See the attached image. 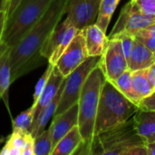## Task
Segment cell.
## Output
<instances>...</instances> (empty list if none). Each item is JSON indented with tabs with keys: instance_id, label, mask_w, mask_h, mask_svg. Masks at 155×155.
Segmentation results:
<instances>
[{
	"instance_id": "obj_1",
	"label": "cell",
	"mask_w": 155,
	"mask_h": 155,
	"mask_svg": "<svg viewBox=\"0 0 155 155\" xmlns=\"http://www.w3.org/2000/svg\"><path fill=\"white\" fill-rule=\"evenodd\" d=\"M69 0H53L41 19L11 48L10 65L11 81L15 82L20 77L43 65L46 60L41 54L42 47L66 13Z\"/></svg>"
},
{
	"instance_id": "obj_2",
	"label": "cell",
	"mask_w": 155,
	"mask_h": 155,
	"mask_svg": "<svg viewBox=\"0 0 155 155\" xmlns=\"http://www.w3.org/2000/svg\"><path fill=\"white\" fill-rule=\"evenodd\" d=\"M105 81L106 77L99 62L87 77L78 100V127L83 137V143L74 154L90 155L91 153L96 114Z\"/></svg>"
},
{
	"instance_id": "obj_3",
	"label": "cell",
	"mask_w": 155,
	"mask_h": 155,
	"mask_svg": "<svg viewBox=\"0 0 155 155\" xmlns=\"http://www.w3.org/2000/svg\"><path fill=\"white\" fill-rule=\"evenodd\" d=\"M148 155L147 143L135 131L133 117L94 137L90 155Z\"/></svg>"
},
{
	"instance_id": "obj_4",
	"label": "cell",
	"mask_w": 155,
	"mask_h": 155,
	"mask_svg": "<svg viewBox=\"0 0 155 155\" xmlns=\"http://www.w3.org/2000/svg\"><path fill=\"white\" fill-rule=\"evenodd\" d=\"M138 110L139 106L106 79L102 89L97 110L94 136L124 124Z\"/></svg>"
},
{
	"instance_id": "obj_5",
	"label": "cell",
	"mask_w": 155,
	"mask_h": 155,
	"mask_svg": "<svg viewBox=\"0 0 155 155\" xmlns=\"http://www.w3.org/2000/svg\"><path fill=\"white\" fill-rule=\"evenodd\" d=\"M53 0H22L9 20L6 21L2 43L14 47L41 19Z\"/></svg>"
},
{
	"instance_id": "obj_6",
	"label": "cell",
	"mask_w": 155,
	"mask_h": 155,
	"mask_svg": "<svg viewBox=\"0 0 155 155\" xmlns=\"http://www.w3.org/2000/svg\"><path fill=\"white\" fill-rule=\"evenodd\" d=\"M101 56H89L67 77L54 115L60 114L78 103L82 88L92 70L99 64Z\"/></svg>"
},
{
	"instance_id": "obj_7",
	"label": "cell",
	"mask_w": 155,
	"mask_h": 155,
	"mask_svg": "<svg viewBox=\"0 0 155 155\" xmlns=\"http://www.w3.org/2000/svg\"><path fill=\"white\" fill-rule=\"evenodd\" d=\"M155 23V15L141 13L134 2L130 0L124 5L120 15L108 35V39H114L122 35H134L138 31Z\"/></svg>"
},
{
	"instance_id": "obj_8",
	"label": "cell",
	"mask_w": 155,
	"mask_h": 155,
	"mask_svg": "<svg viewBox=\"0 0 155 155\" xmlns=\"http://www.w3.org/2000/svg\"><path fill=\"white\" fill-rule=\"evenodd\" d=\"M78 31L68 18L59 22L45 42L41 50L42 55L54 65Z\"/></svg>"
},
{
	"instance_id": "obj_9",
	"label": "cell",
	"mask_w": 155,
	"mask_h": 155,
	"mask_svg": "<svg viewBox=\"0 0 155 155\" xmlns=\"http://www.w3.org/2000/svg\"><path fill=\"white\" fill-rule=\"evenodd\" d=\"M100 64L106 79L112 83L128 70V62L124 55L120 39L114 38L108 40L104 54L101 56Z\"/></svg>"
},
{
	"instance_id": "obj_10",
	"label": "cell",
	"mask_w": 155,
	"mask_h": 155,
	"mask_svg": "<svg viewBox=\"0 0 155 155\" xmlns=\"http://www.w3.org/2000/svg\"><path fill=\"white\" fill-rule=\"evenodd\" d=\"M88 57L84 33V30H79L54 65L64 77H67Z\"/></svg>"
},
{
	"instance_id": "obj_11",
	"label": "cell",
	"mask_w": 155,
	"mask_h": 155,
	"mask_svg": "<svg viewBox=\"0 0 155 155\" xmlns=\"http://www.w3.org/2000/svg\"><path fill=\"white\" fill-rule=\"evenodd\" d=\"M101 0H69L66 5V18L77 30H84L95 24Z\"/></svg>"
},
{
	"instance_id": "obj_12",
	"label": "cell",
	"mask_w": 155,
	"mask_h": 155,
	"mask_svg": "<svg viewBox=\"0 0 155 155\" xmlns=\"http://www.w3.org/2000/svg\"><path fill=\"white\" fill-rule=\"evenodd\" d=\"M78 125V103L64 113L54 115L49 126L53 139V149L74 126Z\"/></svg>"
},
{
	"instance_id": "obj_13",
	"label": "cell",
	"mask_w": 155,
	"mask_h": 155,
	"mask_svg": "<svg viewBox=\"0 0 155 155\" xmlns=\"http://www.w3.org/2000/svg\"><path fill=\"white\" fill-rule=\"evenodd\" d=\"M65 80V77L61 74V72L58 70V68L54 65L52 73L47 80V83L43 89L39 98L37 101L32 104L34 108V122L36 121L38 115L42 112V110L55 97L57 93L59 92L62 84H64ZM33 125V124H32Z\"/></svg>"
},
{
	"instance_id": "obj_14",
	"label": "cell",
	"mask_w": 155,
	"mask_h": 155,
	"mask_svg": "<svg viewBox=\"0 0 155 155\" xmlns=\"http://www.w3.org/2000/svg\"><path fill=\"white\" fill-rule=\"evenodd\" d=\"M0 154L34 155V137L29 131L13 130Z\"/></svg>"
},
{
	"instance_id": "obj_15",
	"label": "cell",
	"mask_w": 155,
	"mask_h": 155,
	"mask_svg": "<svg viewBox=\"0 0 155 155\" xmlns=\"http://www.w3.org/2000/svg\"><path fill=\"white\" fill-rule=\"evenodd\" d=\"M133 119L138 135L143 137L147 144L155 143V111L139 108Z\"/></svg>"
},
{
	"instance_id": "obj_16",
	"label": "cell",
	"mask_w": 155,
	"mask_h": 155,
	"mask_svg": "<svg viewBox=\"0 0 155 155\" xmlns=\"http://www.w3.org/2000/svg\"><path fill=\"white\" fill-rule=\"evenodd\" d=\"M11 47H7L1 42L0 45V94L9 114V87L11 81V65H10Z\"/></svg>"
},
{
	"instance_id": "obj_17",
	"label": "cell",
	"mask_w": 155,
	"mask_h": 155,
	"mask_svg": "<svg viewBox=\"0 0 155 155\" xmlns=\"http://www.w3.org/2000/svg\"><path fill=\"white\" fill-rule=\"evenodd\" d=\"M85 45L89 56H102L108 43V36L96 24L87 26L84 30Z\"/></svg>"
},
{
	"instance_id": "obj_18",
	"label": "cell",
	"mask_w": 155,
	"mask_h": 155,
	"mask_svg": "<svg viewBox=\"0 0 155 155\" xmlns=\"http://www.w3.org/2000/svg\"><path fill=\"white\" fill-rule=\"evenodd\" d=\"M155 62L153 52L134 37V47L128 60V70L131 72L145 69Z\"/></svg>"
},
{
	"instance_id": "obj_19",
	"label": "cell",
	"mask_w": 155,
	"mask_h": 155,
	"mask_svg": "<svg viewBox=\"0 0 155 155\" xmlns=\"http://www.w3.org/2000/svg\"><path fill=\"white\" fill-rule=\"evenodd\" d=\"M82 143L83 137L76 125L57 143L51 155H74Z\"/></svg>"
},
{
	"instance_id": "obj_20",
	"label": "cell",
	"mask_w": 155,
	"mask_h": 155,
	"mask_svg": "<svg viewBox=\"0 0 155 155\" xmlns=\"http://www.w3.org/2000/svg\"><path fill=\"white\" fill-rule=\"evenodd\" d=\"M65 81V80H64ZM64 84H62L59 92L57 93V94L55 95V97L42 110V112L40 113V114L38 115L36 121L33 124V125L31 126V128L29 129V133L31 134V135L35 138L36 135L40 134L44 130H45V127L47 125V124L49 123L50 119L54 116L58 104H59V100H60V96L64 88Z\"/></svg>"
},
{
	"instance_id": "obj_21",
	"label": "cell",
	"mask_w": 155,
	"mask_h": 155,
	"mask_svg": "<svg viewBox=\"0 0 155 155\" xmlns=\"http://www.w3.org/2000/svg\"><path fill=\"white\" fill-rule=\"evenodd\" d=\"M131 79L135 92L142 99L153 93V87L148 78V68L131 72Z\"/></svg>"
},
{
	"instance_id": "obj_22",
	"label": "cell",
	"mask_w": 155,
	"mask_h": 155,
	"mask_svg": "<svg viewBox=\"0 0 155 155\" xmlns=\"http://www.w3.org/2000/svg\"><path fill=\"white\" fill-rule=\"evenodd\" d=\"M122 0H101L99 12L96 18L95 24L104 32L106 33L108 26L110 25L113 15L114 14L117 5Z\"/></svg>"
},
{
	"instance_id": "obj_23",
	"label": "cell",
	"mask_w": 155,
	"mask_h": 155,
	"mask_svg": "<svg viewBox=\"0 0 155 155\" xmlns=\"http://www.w3.org/2000/svg\"><path fill=\"white\" fill-rule=\"evenodd\" d=\"M128 99H130L133 103H134L137 106L140 105L142 98L135 92L131 79V71L126 70L123 73L114 83H113Z\"/></svg>"
},
{
	"instance_id": "obj_24",
	"label": "cell",
	"mask_w": 155,
	"mask_h": 155,
	"mask_svg": "<svg viewBox=\"0 0 155 155\" xmlns=\"http://www.w3.org/2000/svg\"><path fill=\"white\" fill-rule=\"evenodd\" d=\"M53 151V139L48 127L34 138V155H51Z\"/></svg>"
},
{
	"instance_id": "obj_25",
	"label": "cell",
	"mask_w": 155,
	"mask_h": 155,
	"mask_svg": "<svg viewBox=\"0 0 155 155\" xmlns=\"http://www.w3.org/2000/svg\"><path fill=\"white\" fill-rule=\"evenodd\" d=\"M34 122V108L31 106L13 121V130L29 131Z\"/></svg>"
},
{
	"instance_id": "obj_26",
	"label": "cell",
	"mask_w": 155,
	"mask_h": 155,
	"mask_svg": "<svg viewBox=\"0 0 155 155\" xmlns=\"http://www.w3.org/2000/svg\"><path fill=\"white\" fill-rule=\"evenodd\" d=\"M54 66V64L48 63L47 68L45 69V73L43 74V75L41 76V78H40L39 81L37 82V84H36V85H35V88L34 96H33V97H34V102H33V104H35V103L37 101V99L39 98V96H40V94H41L43 89L45 88V84H46V83H47V80H48V78H49V76H50V74H51V73H52V70H53Z\"/></svg>"
},
{
	"instance_id": "obj_27",
	"label": "cell",
	"mask_w": 155,
	"mask_h": 155,
	"mask_svg": "<svg viewBox=\"0 0 155 155\" xmlns=\"http://www.w3.org/2000/svg\"><path fill=\"white\" fill-rule=\"evenodd\" d=\"M137 9L148 15H155V0H132Z\"/></svg>"
},
{
	"instance_id": "obj_28",
	"label": "cell",
	"mask_w": 155,
	"mask_h": 155,
	"mask_svg": "<svg viewBox=\"0 0 155 155\" xmlns=\"http://www.w3.org/2000/svg\"><path fill=\"white\" fill-rule=\"evenodd\" d=\"M118 39L121 40L122 45H123V50L124 53V55L127 59V62L130 58L133 47H134V35H122L117 37Z\"/></svg>"
},
{
	"instance_id": "obj_29",
	"label": "cell",
	"mask_w": 155,
	"mask_h": 155,
	"mask_svg": "<svg viewBox=\"0 0 155 155\" xmlns=\"http://www.w3.org/2000/svg\"><path fill=\"white\" fill-rule=\"evenodd\" d=\"M139 108L148 111H155V92L142 99Z\"/></svg>"
},
{
	"instance_id": "obj_30",
	"label": "cell",
	"mask_w": 155,
	"mask_h": 155,
	"mask_svg": "<svg viewBox=\"0 0 155 155\" xmlns=\"http://www.w3.org/2000/svg\"><path fill=\"white\" fill-rule=\"evenodd\" d=\"M22 2V0H5V6H4V12L5 13L6 21L10 19L14 12L15 11L16 7L19 5V4Z\"/></svg>"
},
{
	"instance_id": "obj_31",
	"label": "cell",
	"mask_w": 155,
	"mask_h": 155,
	"mask_svg": "<svg viewBox=\"0 0 155 155\" xmlns=\"http://www.w3.org/2000/svg\"><path fill=\"white\" fill-rule=\"evenodd\" d=\"M134 36L137 37H153L155 38V23L138 31Z\"/></svg>"
},
{
	"instance_id": "obj_32",
	"label": "cell",
	"mask_w": 155,
	"mask_h": 155,
	"mask_svg": "<svg viewBox=\"0 0 155 155\" xmlns=\"http://www.w3.org/2000/svg\"><path fill=\"white\" fill-rule=\"evenodd\" d=\"M135 38H137L139 41H141L145 46H147L151 51L154 52L155 51V38L153 37H137L134 36Z\"/></svg>"
},
{
	"instance_id": "obj_33",
	"label": "cell",
	"mask_w": 155,
	"mask_h": 155,
	"mask_svg": "<svg viewBox=\"0 0 155 155\" xmlns=\"http://www.w3.org/2000/svg\"><path fill=\"white\" fill-rule=\"evenodd\" d=\"M5 25H6V16H5V13L4 11H2L0 13V45L2 42V37H3V34L5 28Z\"/></svg>"
},
{
	"instance_id": "obj_34",
	"label": "cell",
	"mask_w": 155,
	"mask_h": 155,
	"mask_svg": "<svg viewBox=\"0 0 155 155\" xmlns=\"http://www.w3.org/2000/svg\"><path fill=\"white\" fill-rule=\"evenodd\" d=\"M148 78L152 84V86L154 89L155 87V62L148 67Z\"/></svg>"
},
{
	"instance_id": "obj_35",
	"label": "cell",
	"mask_w": 155,
	"mask_h": 155,
	"mask_svg": "<svg viewBox=\"0 0 155 155\" xmlns=\"http://www.w3.org/2000/svg\"><path fill=\"white\" fill-rule=\"evenodd\" d=\"M147 154L155 155V143L147 144Z\"/></svg>"
},
{
	"instance_id": "obj_36",
	"label": "cell",
	"mask_w": 155,
	"mask_h": 155,
	"mask_svg": "<svg viewBox=\"0 0 155 155\" xmlns=\"http://www.w3.org/2000/svg\"><path fill=\"white\" fill-rule=\"evenodd\" d=\"M5 3V0H0V13L4 10Z\"/></svg>"
},
{
	"instance_id": "obj_37",
	"label": "cell",
	"mask_w": 155,
	"mask_h": 155,
	"mask_svg": "<svg viewBox=\"0 0 155 155\" xmlns=\"http://www.w3.org/2000/svg\"><path fill=\"white\" fill-rule=\"evenodd\" d=\"M2 100V96H1V94H0V101Z\"/></svg>"
},
{
	"instance_id": "obj_38",
	"label": "cell",
	"mask_w": 155,
	"mask_h": 155,
	"mask_svg": "<svg viewBox=\"0 0 155 155\" xmlns=\"http://www.w3.org/2000/svg\"><path fill=\"white\" fill-rule=\"evenodd\" d=\"M153 56H154V59H155V51L153 52Z\"/></svg>"
},
{
	"instance_id": "obj_39",
	"label": "cell",
	"mask_w": 155,
	"mask_h": 155,
	"mask_svg": "<svg viewBox=\"0 0 155 155\" xmlns=\"http://www.w3.org/2000/svg\"><path fill=\"white\" fill-rule=\"evenodd\" d=\"M153 92H155V87H154V89H153Z\"/></svg>"
}]
</instances>
